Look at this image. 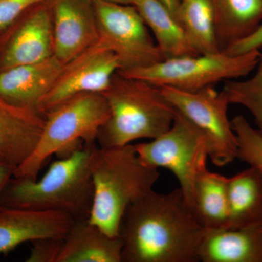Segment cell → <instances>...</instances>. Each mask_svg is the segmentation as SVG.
Masks as SVG:
<instances>
[{
  "label": "cell",
  "mask_w": 262,
  "mask_h": 262,
  "mask_svg": "<svg viewBox=\"0 0 262 262\" xmlns=\"http://www.w3.org/2000/svg\"><path fill=\"white\" fill-rule=\"evenodd\" d=\"M206 229L179 189L151 190L133 202L119 226L122 262H196Z\"/></svg>",
  "instance_id": "cell-1"
},
{
  "label": "cell",
  "mask_w": 262,
  "mask_h": 262,
  "mask_svg": "<svg viewBox=\"0 0 262 262\" xmlns=\"http://www.w3.org/2000/svg\"><path fill=\"white\" fill-rule=\"evenodd\" d=\"M92 146L84 144L53 162L39 180L13 177L2 196L1 206L60 212L74 220H88L94 198L89 166Z\"/></svg>",
  "instance_id": "cell-2"
},
{
  "label": "cell",
  "mask_w": 262,
  "mask_h": 262,
  "mask_svg": "<svg viewBox=\"0 0 262 262\" xmlns=\"http://www.w3.org/2000/svg\"><path fill=\"white\" fill-rule=\"evenodd\" d=\"M89 166L94 187L89 221L108 235L119 236L125 210L152 190L159 172L141 162L132 144L116 147L94 144Z\"/></svg>",
  "instance_id": "cell-3"
},
{
  "label": "cell",
  "mask_w": 262,
  "mask_h": 262,
  "mask_svg": "<svg viewBox=\"0 0 262 262\" xmlns=\"http://www.w3.org/2000/svg\"><path fill=\"white\" fill-rule=\"evenodd\" d=\"M102 94L110 108L108 119L96 138L98 145L102 147L156 139L170 129L177 114L159 87L118 72Z\"/></svg>",
  "instance_id": "cell-4"
},
{
  "label": "cell",
  "mask_w": 262,
  "mask_h": 262,
  "mask_svg": "<svg viewBox=\"0 0 262 262\" xmlns=\"http://www.w3.org/2000/svg\"><path fill=\"white\" fill-rule=\"evenodd\" d=\"M110 108L101 93H84L60 103L45 115L46 122L37 146L16 167L17 178L37 179L52 155L68 156L82 146L96 143L98 130L107 120Z\"/></svg>",
  "instance_id": "cell-5"
},
{
  "label": "cell",
  "mask_w": 262,
  "mask_h": 262,
  "mask_svg": "<svg viewBox=\"0 0 262 262\" xmlns=\"http://www.w3.org/2000/svg\"><path fill=\"white\" fill-rule=\"evenodd\" d=\"M261 51L231 56L225 53L169 58L136 70L119 72L157 86L196 92L222 80L247 76L256 69Z\"/></svg>",
  "instance_id": "cell-6"
},
{
  "label": "cell",
  "mask_w": 262,
  "mask_h": 262,
  "mask_svg": "<svg viewBox=\"0 0 262 262\" xmlns=\"http://www.w3.org/2000/svg\"><path fill=\"white\" fill-rule=\"evenodd\" d=\"M141 162L150 168L170 170L178 179L192 210L194 184L207 168L208 146L203 134L177 110L171 127L150 142L134 144Z\"/></svg>",
  "instance_id": "cell-7"
},
{
  "label": "cell",
  "mask_w": 262,
  "mask_h": 262,
  "mask_svg": "<svg viewBox=\"0 0 262 262\" xmlns=\"http://www.w3.org/2000/svg\"><path fill=\"white\" fill-rule=\"evenodd\" d=\"M174 108L187 117L206 139L212 163L225 166L237 158V137L228 117L229 103L224 91L208 87L188 92L169 87H159Z\"/></svg>",
  "instance_id": "cell-8"
},
{
  "label": "cell",
  "mask_w": 262,
  "mask_h": 262,
  "mask_svg": "<svg viewBox=\"0 0 262 262\" xmlns=\"http://www.w3.org/2000/svg\"><path fill=\"white\" fill-rule=\"evenodd\" d=\"M94 2L99 41L116 54L119 72L149 67L165 60L134 5Z\"/></svg>",
  "instance_id": "cell-9"
},
{
  "label": "cell",
  "mask_w": 262,
  "mask_h": 262,
  "mask_svg": "<svg viewBox=\"0 0 262 262\" xmlns=\"http://www.w3.org/2000/svg\"><path fill=\"white\" fill-rule=\"evenodd\" d=\"M119 70L120 63L116 54L98 40L63 64L53 87L39 103L38 111L45 115L77 95L102 94Z\"/></svg>",
  "instance_id": "cell-10"
},
{
  "label": "cell",
  "mask_w": 262,
  "mask_h": 262,
  "mask_svg": "<svg viewBox=\"0 0 262 262\" xmlns=\"http://www.w3.org/2000/svg\"><path fill=\"white\" fill-rule=\"evenodd\" d=\"M16 21L18 26L2 51L0 71L54 56L52 0L34 5Z\"/></svg>",
  "instance_id": "cell-11"
},
{
  "label": "cell",
  "mask_w": 262,
  "mask_h": 262,
  "mask_svg": "<svg viewBox=\"0 0 262 262\" xmlns=\"http://www.w3.org/2000/svg\"><path fill=\"white\" fill-rule=\"evenodd\" d=\"M54 56L64 64L99 40L94 0H52Z\"/></svg>",
  "instance_id": "cell-12"
},
{
  "label": "cell",
  "mask_w": 262,
  "mask_h": 262,
  "mask_svg": "<svg viewBox=\"0 0 262 262\" xmlns=\"http://www.w3.org/2000/svg\"><path fill=\"white\" fill-rule=\"evenodd\" d=\"M56 211L0 207V254L44 237H64L75 222Z\"/></svg>",
  "instance_id": "cell-13"
},
{
  "label": "cell",
  "mask_w": 262,
  "mask_h": 262,
  "mask_svg": "<svg viewBox=\"0 0 262 262\" xmlns=\"http://www.w3.org/2000/svg\"><path fill=\"white\" fill-rule=\"evenodd\" d=\"M63 63L53 56L36 63L0 71V96L11 104L34 108L52 89Z\"/></svg>",
  "instance_id": "cell-14"
},
{
  "label": "cell",
  "mask_w": 262,
  "mask_h": 262,
  "mask_svg": "<svg viewBox=\"0 0 262 262\" xmlns=\"http://www.w3.org/2000/svg\"><path fill=\"white\" fill-rule=\"evenodd\" d=\"M46 122L34 108L11 104L0 96V159L18 166L33 152Z\"/></svg>",
  "instance_id": "cell-15"
},
{
  "label": "cell",
  "mask_w": 262,
  "mask_h": 262,
  "mask_svg": "<svg viewBox=\"0 0 262 262\" xmlns=\"http://www.w3.org/2000/svg\"><path fill=\"white\" fill-rule=\"evenodd\" d=\"M203 262H262V226L205 231L198 252Z\"/></svg>",
  "instance_id": "cell-16"
},
{
  "label": "cell",
  "mask_w": 262,
  "mask_h": 262,
  "mask_svg": "<svg viewBox=\"0 0 262 262\" xmlns=\"http://www.w3.org/2000/svg\"><path fill=\"white\" fill-rule=\"evenodd\" d=\"M122 241L88 220H75L63 238L57 262H122Z\"/></svg>",
  "instance_id": "cell-17"
},
{
  "label": "cell",
  "mask_w": 262,
  "mask_h": 262,
  "mask_svg": "<svg viewBox=\"0 0 262 262\" xmlns=\"http://www.w3.org/2000/svg\"><path fill=\"white\" fill-rule=\"evenodd\" d=\"M221 53L253 34L262 24V0H212Z\"/></svg>",
  "instance_id": "cell-18"
},
{
  "label": "cell",
  "mask_w": 262,
  "mask_h": 262,
  "mask_svg": "<svg viewBox=\"0 0 262 262\" xmlns=\"http://www.w3.org/2000/svg\"><path fill=\"white\" fill-rule=\"evenodd\" d=\"M229 229L262 226V173L249 168L227 182Z\"/></svg>",
  "instance_id": "cell-19"
},
{
  "label": "cell",
  "mask_w": 262,
  "mask_h": 262,
  "mask_svg": "<svg viewBox=\"0 0 262 262\" xmlns=\"http://www.w3.org/2000/svg\"><path fill=\"white\" fill-rule=\"evenodd\" d=\"M132 5L151 29L165 59L199 56L180 23L160 0H132Z\"/></svg>",
  "instance_id": "cell-20"
},
{
  "label": "cell",
  "mask_w": 262,
  "mask_h": 262,
  "mask_svg": "<svg viewBox=\"0 0 262 262\" xmlns=\"http://www.w3.org/2000/svg\"><path fill=\"white\" fill-rule=\"evenodd\" d=\"M227 182V177L213 173L208 168L196 179L192 211L206 230L228 228Z\"/></svg>",
  "instance_id": "cell-21"
},
{
  "label": "cell",
  "mask_w": 262,
  "mask_h": 262,
  "mask_svg": "<svg viewBox=\"0 0 262 262\" xmlns=\"http://www.w3.org/2000/svg\"><path fill=\"white\" fill-rule=\"evenodd\" d=\"M179 21L200 55L221 53L215 39L212 0H181Z\"/></svg>",
  "instance_id": "cell-22"
},
{
  "label": "cell",
  "mask_w": 262,
  "mask_h": 262,
  "mask_svg": "<svg viewBox=\"0 0 262 262\" xmlns=\"http://www.w3.org/2000/svg\"><path fill=\"white\" fill-rule=\"evenodd\" d=\"M256 69L251 78L226 80L223 91L229 104L241 105L250 112L262 134V52Z\"/></svg>",
  "instance_id": "cell-23"
},
{
  "label": "cell",
  "mask_w": 262,
  "mask_h": 262,
  "mask_svg": "<svg viewBox=\"0 0 262 262\" xmlns=\"http://www.w3.org/2000/svg\"><path fill=\"white\" fill-rule=\"evenodd\" d=\"M231 122L237 137V158L262 173V134L243 115L234 117Z\"/></svg>",
  "instance_id": "cell-24"
},
{
  "label": "cell",
  "mask_w": 262,
  "mask_h": 262,
  "mask_svg": "<svg viewBox=\"0 0 262 262\" xmlns=\"http://www.w3.org/2000/svg\"><path fill=\"white\" fill-rule=\"evenodd\" d=\"M64 237H44L32 241L27 262H57Z\"/></svg>",
  "instance_id": "cell-25"
},
{
  "label": "cell",
  "mask_w": 262,
  "mask_h": 262,
  "mask_svg": "<svg viewBox=\"0 0 262 262\" xmlns=\"http://www.w3.org/2000/svg\"><path fill=\"white\" fill-rule=\"evenodd\" d=\"M46 0H0V32L10 28L29 8Z\"/></svg>",
  "instance_id": "cell-26"
},
{
  "label": "cell",
  "mask_w": 262,
  "mask_h": 262,
  "mask_svg": "<svg viewBox=\"0 0 262 262\" xmlns=\"http://www.w3.org/2000/svg\"><path fill=\"white\" fill-rule=\"evenodd\" d=\"M262 48V24L253 34L242 40L234 43L222 53L237 56L252 51H260Z\"/></svg>",
  "instance_id": "cell-27"
},
{
  "label": "cell",
  "mask_w": 262,
  "mask_h": 262,
  "mask_svg": "<svg viewBox=\"0 0 262 262\" xmlns=\"http://www.w3.org/2000/svg\"><path fill=\"white\" fill-rule=\"evenodd\" d=\"M16 167L11 164L0 159V207H1L2 196L10 179L14 177Z\"/></svg>",
  "instance_id": "cell-28"
},
{
  "label": "cell",
  "mask_w": 262,
  "mask_h": 262,
  "mask_svg": "<svg viewBox=\"0 0 262 262\" xmlns=\"http://www.w3.org/2000/svg\"><path fill=\"white\" fill-rule=\"evenodd\" d=\"M179 21V10L181 0H160Z\"/></svg>",
  "instance_id": "cell-29"
},
{
  "label": "cell",
  "mask_w": 262,
  "mask_h": 262,
  "mask_svg": "<svg viewBox=\"0 0 262 262\" xmlns=\"http://www.w3.org/2000/svg\"><path fill=\"white\" fill-rule=\"evenodd\" d=\"M104 1L112 2V3H119V4L132 5V0H104Z\"/></svg>",
  "instance_id": "cell-30"
}]
</instances>
